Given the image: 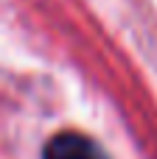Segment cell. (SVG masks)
<instances>
[{
  "label": "cell",
  "instance_id": "cell-1",
  "mask_svg": "<svg viewBox=\"0 0 157 159\" xmlns=\"http://www.w3.org/2000/svg\"><path fill=\"white\" fill-rule=\"evenodd\" d=\"M42 159H110L107 151L90 140L87 134L79 131H59L53 134L45 148H42Z\"/></svg>",
  "mask_w": 157,
  "mask_h": 159
}]
</instances>
